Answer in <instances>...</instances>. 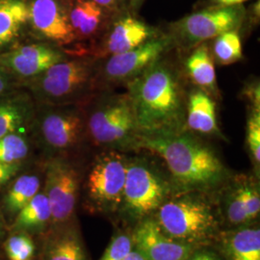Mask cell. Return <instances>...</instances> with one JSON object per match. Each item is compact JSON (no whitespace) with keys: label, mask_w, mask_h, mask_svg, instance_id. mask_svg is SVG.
I'll return each instance as SVG.
<instances>
[{"label":"cell","mask_w":260,"mask_h":260,"mask_svg":"<svg viewBox=\"0 0 260 260\" xmlns=\"http://www.w3.org/2000/svg\"><path fill=\"white\" fill-rule=\"evenodd\" d=\"M169 53L125 86L141 134L186 129L187 78Z\"/></svg>","instance_id":"6da1fadb"},{"label":"cell","mask_w":260,"mask_h":260,"mask_svg":"<svg viewBox=\"0 0 260 260\" xmlns=\"http://www.w3.org/2000/svg\"><path fill=\"white\" fill-rule=\"evenodd\" d=\"M141 149L161 158L174 183L184 190H212L229 178V171L216 151L189 130L140 134L137 149Z\"/></svg>","instance_id":"7a4b0ae2"},{"label":"cell","mask_w":260,"mask_h":260,"mask_svg":"<svg viewBox=\"0 0 260 260\" xmlns=\"http://www.w3.org/2000/svg\"><path fill=\"white\" fill-rule=\"evenodd\" d=\"M36 105H84L100 91L98 59L76 56L21 83Z\"/></svg>","instance_id":"3957f363"},{"label":"cell","mask_w":260,"mask_h":260,"mask_svg":"<svg viewBox=\"0 0 260 260\" xmlns=\"http://www.w3.org/2000/svg\"><path fill=\"white\" fill-rule=\"evenodd\" d=\"M83 106L86 133L98 146L137 149L140 132L129 93L100 90Z\"/></svg>","instance_id":"277c9868"},{"label":"cell","mask_w":260,"mask_h":260,"mask_svg":"<svg viewBox=\"0 0 260 260\" xmlns=\"http://www.w3.org/2000/svg\"><path fill=\"white\" fill-rule=\"evenodd\" d=\"M155 221L169 237L195 246L211 238L217 230L210 205L193 196L166 201L158 208Z\"/></svg>","instance_id":"5b68a950"},{"label":"cell","mask_w":260,"mask_h":260,"mask_svg":"<svg viewBox=\"0 0 260 260\" xmlns=\"http://www.w3.org/2000/svg\"><path fill=\"white\" fill-rule=\"evenodd\" d=\"M246 19L243 5L207 6L171 24L168 33L174 48L190 51L228 31L240 30Z\"/></svg>","instance_id":"8992f818"},{"label":"cell","mask_w":260,"mask_h":260,"mask_svg":"<svg viewBox=\"0 0 260 260\" xmlns=\"http://www.w3.org/2000/svg\"><path fill=\"white\" fill-rule=\"evenodd\" d=\"M173 48L174 46L169 35L160 33L156 37L149 39L128 51L98 59L100 90L125 87Z\"/></svg>","instance_id":"52a82bcc"},{"label":"cell","mask_w":260,"mask_h":260,"mask_svg":"<svg viewBox=\"0 0 260 260\" xmlns=\"http://www.w3.org/2000/svg\"><path fill=\"white\" fill-rule=\"evenodd\" d=\"M31 129L47 149L63 152L77 147L86 133L82 105H36Z\"/></svg>","instance_id":"ba28073f"},{"label":"cell","mask_w":260,"mask_h":260,"mask_svg":"<svg viewBox=\"0 0 260 260\" xmlns=\"http://www.w3.org/2000/svg\"><path fill=\"white\" fill-rule=\"evenodd\" d=\"M170 190L169 181L149 161H127L121 203L133 218L143 219L156 211L167 201Z\"/></svg>","instance_id":"9c48e42d"},{"label":"cell","mask_w":260,"mask_h":260,"mask_svg":"<svg viewBox=\"0 0 260 260\" xmlns=\"http://www.w3.org/2000/svg\"><path fill=\"white\" fill-rule=\"evenodd\" d=\"M127 161L118 150L111 149L94 160L86 186L89 198L100 208L112 210L121 205Z\"/></svg>","instance_id":"30bf717a"},{"label":"cell","mask_w":260,"mask_h":260,"mask_svg":"<svg viewBox=\"0 0 260 260\" xmlns=\"http://www.w3.org/2000/svg\"><path fill=\"white\" fill-rule=\"evenodd\" d=\"M79 190V176L75 167L63 158H52L46 166V196L51 222L64 223L75 211Z\"/></svg>","instance_id":"8fae6325"},{"label":"cell","mask_w":260,"mask_h":260,"mask_svg":"<svg viewBox=\"0 0 260 260\" xmlns=\"http://www.w3.org/2000/svg\"><path fill=\"white\" fill-rule=\"evenodd\" d=\"M67 58L60 47L49 43H37L0 52V64L23 83Z\"/></svg>","instance_id":"7c38bea8"},{"label":"cell","mask_w":260,"mask_h":260,"mask_svg":"<svg viewBox=\"0 0 260 260\" xmlns=\"http://www.w3.org/2000/svg\"><path fill=\"white\" fill-rule=\"evenodd\" d=\"M160 34L152 27L130 14L119 16L105 30L92 57L103 59L128 51Z\"/></svg>","instance_id":"4fadbf2b"},{"label":"cell","mask_w":260,"mask_h":260,"mask_svg":"<svg viewBox=\"0 0 260 260\" xmlns=\"http://www.w3.org/2000/svg\"><path fill=\"white\" fill-rule=\"evenodd\" d=\"M29 19L38 35L57 47L76 41L69 12L59 0H32L28 5Z\"/></svg>","instance_id":"5bb4252c"},{"label":"cell","mask_w":260,"mask_h":260,"mask_svg":"<svg viewBox=\"0 0 260 260\" xmlns=\"http://www.w3.org/2000/svg\"><path fill=\"white\" fill-rule=\"evenodd\" d=\"M132 243L146 260H187L196 251L195 245L169 237L153 219H145L140 223Z\"/></svg>","instance_id":"9a60e30c"},{"label":"cell","mask_w":260,"mask_h":260,"mask_svg":"<svg viewBox=\"0 0 260 260\" xmlns=\"http://www.w3.org/2000/svg\"><path fill=\"white\" fill-rule=\"evenodd\" d=\"M35 111L36 103L22 87L0 94V137L31 127Z\"/></svg>","instance_id":"2e32d148"},{"label":"cell","mask_w":260,"mask_h":260,"mask_svg":"<svg viewBox=\"0 0 260 260\" xmlns=\"http://www.w3.org/2000/svg\"><path fill=\"white\" fill-rule=\"evenodd\" d=\"M186 129L205 136L225 139L217 121V103L205 91L194 87L188 91Z\"/></svg>","instance_id":"e0dca14e"},{"label":"cell","mask_w":260,"mask_h":260,"mask_svg":"<svg viewBox=\"0 0 260 260\" xmlns=\"http://www.w3.org/2000/svg\"><path fill=\"white\" fill-rule=\"evenodd\" d=\"M182 66L186 78L194 84V87L205 91L214 100L220 98L215 62L211 48L207 43H203L191 49Z\"/></svg>","instance_id":"ac0fdd59"},{"label":"cell","mask_w":260,"mask_h":260,"mask_svg":"<svg viewBox=\"0 0 260 260\" xmlns=\"http://www.w3.org/2000/svg\"><path fill=\"white\" fill-rule=\"evenodd\" d=\"M105 10L92 0H75L69 11V19L76 40L94 37L106 27Z\"/></svg>","instance_id":"d6986e66"},{"label":"cell","mask_w":260,"mask_h":260,"mask_svg":"<svg viewBox=\"0 0 260 260\" xmlns=\"http://www.w3.org/2000/svg\"><path fill=\"white\" fill-rule=\"evenodd\" d=\"M29 19L28 5L22 0H0V48L19 36Z\"/></svg>","instance_id":"ffe728a7"},{"label":"cell","mask_w":260,"mask_h":260,"mask_svg":"<svg viewBox=\"0 0 260 260\" xmlns=\"http://www.w3.org/2000/svg\"><path fill=\"white\" fill-rule=\"evenodd\" d=\"M224 250L230 260H260V231L245 228L228 236Z\"/></svg>","instance_id":"44dd1931"},{"label":"cell","mask_w":260,"mask_h":260,"mask_svg":"<svg viewBox=\"0 0 260 260\" xmlns=\"http://www.w3.org/2000/svg\"><path fill=\"white\" fill-rule=\"evenodd\" d=\"M51 221V210L45 193H38L17 213L12 225L14 231H34L43 229Z\"/></svg>","instance_id":"7402d4cb"},{"label":"cell","mask_w":260,"mask_h":260,"mask_svg":"<svg viewBox=\"0 0 260 260\" xmlns=\"http://www.w3.org/2000/svg\"><path fill=\"white\" fill-rule=\"evenodd\" d=\"M41 180L36 175H22L18 177L4 198L6 210L17 214L37 195Z\"/></svg>","instance_id":"603a6c76"},{"label":"cell","mask_w":260,"mask_h":260,"mask_svg":"<svg viewBox=\"0 0 260 260\" xmlns=\"http://www.w3.org/2000/svg\"><path fill=\"white\" fill-rule=\"evenodd\" d=\"M214 62L221 66L234 64L243 59V47L238 30L228 31L212 40Z\"/></svg>","instance_id":"cb8c5ba5"},{"label":"cell","mask_w":260,"mask_h":260,"mask_svg":"<svg viewBox=\"0 0 260 260\" xmlns=\"http://www.w3.org/2000/svg\"><path fill=\"white\" fill-rule=\"evenodd\" d=\"M46 260H86L79 237L72 232L57 236L48 246Z\"/></svg>","instance_id":"d4e9b609"},{"label":"cell","mask_w":260,"mask_h":260,"mask_svg":"<svg viewBox=\"0 0 260 260\" xmlns=\"http://www.w3.org/2000/svg\"><path fill=\"white\" fill-rule=\"evenodd\" d=\"M29 152L26 137L20 133H12L0 137V163L21 162Z\"/></svg>","instance_id":"484cf974"},{"label":"cell","mask_w":260,"mask_h":260,"mask_svg":"<svg viewBox=\"0 0 260 260\" xmlns=\"http://www.w3.org/2000/svg\"><path fill=\"white\" fill-rule=\"evenodd\" d=\"M226 217L230 223L240 225L249 223L246 206L244 203L243 190H242V179L238 180L237 185L235 186L230 193L226 200Z\"/></svg>","instance_id":"4316f807"},{"label":"cell","mask_w":260,"mask_h":260,"mask_svg":"<svg viewBox=\"0 0 260 260\" xmlns=\"http://www.w3.org/2000/svg\"><path fill=\"white\" fill-rule=\"evenodd\" d=\"M4 249L10 260H29L34 254L35 245L27 234L21 233L11 236Z\"/></svg>","instance_id":"83f0119b"},{"label":"cell","mask_w":260,"mask_h":260,"mask_svg":"<svg viewBox=\"0 0 260 260\" xmlns=\"http://www.w3.org/2000/svg\"><path fill=\"white\" fill-rule=\"evenodd\" d=\"M247 145L255 167L260 164V109L249 108L247 121Z\"/></svg>","instance_id":"f1b7e54d"},{"label":"cell","mask_w":260,"mask_h":260,"mask_svg":"<svg viewBox=\"0 0 260 260\" xmlns=\"http://www.w3.org/2000/svg\"><path fill=\"white\" fill-rule=\"evenodd\" d=\"M242 190H243V197H244L247 216L250 223L259 214V190L255 184L251 183V180H248V179H242Z\"/></svg>","instance_id":"f546056e"},{"label":"cell","mask_w":260,"mask_h":260,"mask_svg":"<svg viewBox=\"0 0 260 260\" xmlns=\"http://www.w3.org/2000/svg\"><path fill=\"white\" fill-rule=\"evenodd\" d=\"M132 239L125 234H120L112 239L101 260H122L132 251Z\"/></svg>","instance_id":"4dcf8cb0"},{"label":"cell","mask_w":260,"mask_h":260,"mask_svg":"<svg viewBox=\"0 0 260 260\" xmlns=\"http://www.w3.org/2000/svg\"><path fill=\"white\" fill-rule=\"evenodd\" d=\"M242 96L247 100L249 108L260 109V87L258 80H253L243 88Z\"/></svg>","instance_id":"1f68e13d"},{"label":"cell","mask_w":260,"mask_h":260,"mask_svg":"<svg viewBox=\"0 0 260 260\" xmlns=\"http://www.w3.org/2000/svg\"><path fill=\"white\" fill-rule=\"evenodd\" d=\"M21 87L19 80L0 64V94L8 93Z\"/></svg>","instance_id":"d6a6232c"},{"label":"cell","mask_w":260,"mask_h":260,"mask_svg":"<svg viewBox=\"0 0 260 260\" xmlns=\"http://www.w3.org/2000/svg\"><path fill=\"white\" fill-rule=\"evenodd\" d=\"M21 167V162L0 163V186L7 183L17 176Z\"/></svg>","instance_id":"836d02e7"},{"label":"cell","mask_w":260,"mask_h":260,"mask_svg":"<svg viewBox=\"0 0 260 260\" xmlns=\"http://www.w3.org/2000/svg\"><path fill=\"white\" fill-rule=\"evenodd\" d=\"M92 1L105 10L108 14L110 13L117 14L122 11L126 5V0H92Z\"/></svg>","instance_id":"e575fe53"},{"label":"cell","mask_w":260,"mask_h":260,"mask_svg":"<svg viewBox=\"0 0 260 260\" xmlns=\"http://www.w3.org/2000/svg\"><path fill=\"white\" fill-rule=\"evenodd\" d=\"M248 0H208L207 6H217V7H230L242 5Z\"/></svg>","instance_id":"d590c367"},{"label":"cell","mask_w":260,"mask_h":260,"mask_svg":"<svg viewBox=\"0 0 260 260\" xmlns=\"http://www.w3.org/2000/svg\"><path fill=\"white\" fill-rule=\"evenodd\" d=\"M187 260H219L216 255L210 251H194Z\"/></svg>","instance_id":"8d00e7d4"},{"label":"cell","mask_w":260,"mask_h":260,"mask_svg":"<svg viewBox=\"0 0 260 260\" xmlns=\"http://www.w3.org/2000/svg\"><path fill=\"white\" fill-rule=\"evenodd\" d=\"M122 260H146V258L140 251L137 250H132Z\"/></svg>","instance_id":"74e56055"},{"label":"cell","mask_w":260,"mask_h":260,"mask_svg":"<svg viewBox=\"0 0 260 260\" xmlns=\"http://www.w3.org/2000/svg\"><path fill=\"white\" fill-rule=\"evenodd\" d=\"M128 4H129L130 9L133 11L134 13H137L139 11L144 0H127Z\"/></svg>","instance_id":"f35d334b"},{"label":"cell","mask_w":260,"mask_h":260,"mask_svg":"<svg viewBox=\"0 0 260 260\" xmlns=\"http://www.w3.org/2000/svg\"><path fill=\"white\" fill-rule=\"evenodd\" d=\"M0 230H1V226H0Z\"/></svg>","instance_id":"ab89813d"}]
</instances>
